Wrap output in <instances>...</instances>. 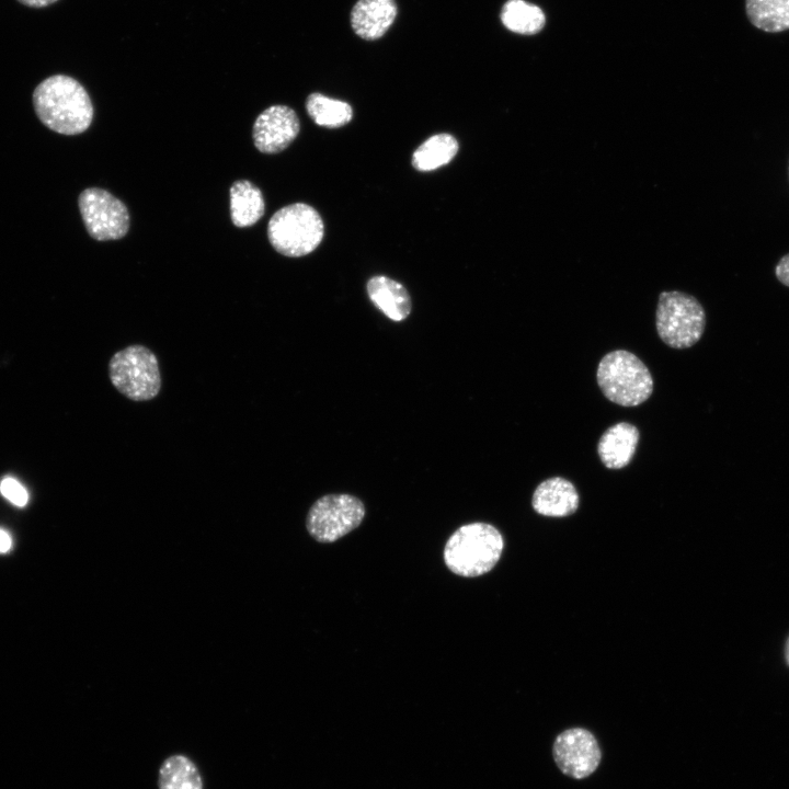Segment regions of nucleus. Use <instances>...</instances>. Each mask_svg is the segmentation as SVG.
<instances>
[{"label":"nucleus","instance_id":"obj_1","mask_svg":"<svg viewBox=\"0 0 789 789\" xmlns=\"http://www.w3.org/2000/svg\"><path fill=\"white\" fill-rule=\"evenodd\" d=\"M38 119L61 135L85 132L93 119V105L85 89L73 78L55 75L44 79L33 92Z\"/></svg>","mask_w":789,"mask_h":789},{"label":"nucleus","instance_id":"obj_2","mask_svg":"<svg viewBox=\"0 0 789 789\" xmlns=\"http://www.w3.org/2000/svg\"><path fill=\"white\" fill-rule=\"evenodd\" d=\"M503 538L487 523H471L459 527L447 540L444 561L455 574L476 578L491 571L500 560Z\"/></svg>","mask_w":789,"mask_h":789},{"label":"nucleus","instance_id":"obj_3","mask_svg":"<svg viewBox=\"0 0 789 789\" xmlns=\"http://www.w3.org/2000/svg\"><path fill=\"white\" fill-rule=\"evenodd\" d=\"M597 384L603 395L622 407H636L647 401L653 391V378L645 364L633 353L615 350L599 362Z\"/></svg>","mask_w":789,"mask_h":789},{"label":"nucleus","instance_id":"obj_4","mask_svg":"<svg viewBox=\"0 0 789 789\" xmlns=\"http://www.w3.org/2000/svg\"><path fill=\"white\" fill-rule=\"evenodd\" d=\"M323 233L321 216L305 203H294L278 209L267 225L272 247L289 258L311 253L322 241Z\"/></svg>","mask_w":789,"mask_h":789},{"label":"nucleus","instance_id":"obj_5","mask_svg":"<svg viewBox=\"0 0 789 789\" xmlns=\"http://www.w3.org/2000/svg\"><path fill=\"white\" fill-rule=\"evenodd\" d=\"M108 377L114 388L132 401L152 400L161 390L158 358L141 344H132L114 353L108 362Z\"/></svg>","mask_w":789,"mask_h":789},{"label":"nucleus","instance_id":"obj_6","mask_svg":"<svg viewBox=\"0 0 789 789\" xmlns=\"http://www.w3.org/2000/svg\"><path fill=\"white\" fill-rule=\"evenodd\" d=\"M655 325L660 339L670 347L688 348L702 336L706 312L693 296L678 291H662L659 296Z\"/></svg>","mask_w":789,"mask_h":789},{"label":"nucleus","instance_id":"obj_7","mask_svg":"<svg viewBox=\"0 0 789 789\" xmlns=\"http://www.w3.org/2000/svg\"><path fill=\"white\" fill-rule=\"evenodd\" d=\"M365 516L363 502L351 494H328L310 507L306 526L319 542H333L357 528Z\"/></svg>","mask_w":789,"mask_h":789},{"label":"nucleus","instance_id":"obj_8","mask_svg":"<svg viewBox=\"0 0 789 789\" xmlns=\"http://www.w3.org/2000/svg\"><path fill=\"white\" fill-rule=\"evenodd\" d=\"M78 205L85 229L93 239L117 240L127 233V207L110 192L99 187L85 188L79 195Z\"/></svg>","mask_w":789,"mask_h":789},{"label":"nucleus","instance_id":"obj_9","mask_svg":"<svg viewBox=\"0 0 789 789\" xmlns=\"http://www.w3.org/2000/svg\"><path fill=\"white\" fill-rule=\"evenodd\" d=\"M552 752L559 769L574 779H582L594 773L602 758L595 736L583 728L561 732L554 740Z\"/></svg>","mask_w":789,"mask_h":789},{"label":"nucleus","instance_id":"obj_10","mask_svg":"<svg viewBox=\"0 0 789 789\" xmlns=\"http://www.w3.org/2000/svg\"><path fill=\"white\" fill-rule=\"evenodd\" d=\"M300 129L296 112L287 105H272L253 124V141L263 153L274 155L286 149Z\"/></svg>","mask_w":789,"mask_h":789},{"label":"nucleus","instance_id":"obj_11","mask_svg":"<svg viewBox=\"0 0 789 789\" xmlns=\"http://www.w3.org/2000/svg\"><path fill=\"white\" fill-rule=\"evenodd\" d=\"M398 14L396 0H357L350 22L354 33L365 41L382 37Z\"/></svg>","mask_w":789,"mask_h":789},{"label":"nucleus","instance_id":"obj_12","mask_svg":"<svg viewBox=\"0 0 789 789\" xmlns=\"http://www.w3.org/2000/svg\"><path fill=\"white\" fill-rule=\"evenodd\" d=\"M579 493L569 480L549 478L535 489L531 505L536 513L549 517L572 515L579 507Z\"/></svg>","mask_w":789,"mask_h":789},{"label":"nucleus","instance_id":"obj_13","mask_svg":"<svg viewBox=\"0 0 789 789\" xmlns=\"http://www.w3.org/2000/svg\"><path fill=\"white\" fill-rule=\"evenodd\" d=\"M640 434L628 422H619L608 427L597 444L598 456L606 468L621 469L631 461Z\"/></svg>","mask_w":789,"mask_h":789},{"label":"nucleus","instance_id":"obj_14","mask_svg":"<svg viewBox=\"0 0 789 789\" xmlns=\"http://www.w3.org/2000/svg\"><path fill=\"white\" fill-rule=\"evenodd\" d=\"M366 288L370 301L389 319L399 322L410 315L411 298L399 282L378 275L367 282Z\"/></svg>","mask_w":789,"mask_h":789},{"label":"nucleus","instance_id":"obj_15","mask_svg":"<svg viewBox=\"0 0 789 789\" xmlns=\"http://www.w3.org/2000/svg\"><path fill=\"white\" fill-rule=\"evenodd\" d=\"M261 190L248 180L236 181L230 187V215L238 228L256 224L264 214Z\"/></svg>","mask_w":789,"mask_h":789},{"label":"nucleus","instance_id":"obj_16","mask_svg":"<svg viewBox=\"0 0 789 789\" xmlns=\"http://www.w3.org/2000/svg\"><path fill=\"white\" fill-rule=\"evenodd\" d=\"M458 141L447 133L436 134L421 144L412 155V165L428 172L449 163L458 152Z\"/></svg>","mask_w":789,"mask_h":789},{"label":"nucleus","instance_id":"obj_17","mask_svg":"<svg viewBox=\"0 0 789 789\" xmlns=\"http://www.w3.org/2000/svg\"><path fill=\"white\" fill-rule=\"evenodd\" d=\"M745 10L758 30L768 33L789 30V0H745Z\"/></svg>","mask_w":789,"mask_h":789},{"label":"nucleus","instance_id":"obj_18","mask_svg":"<svg viewBox=\"0 0 789 789\" xmlns=\"http://www.w3.org/2000/svg\"><path fill=\"white\" fill-rule=\"evenodd\" d=\"M500 18L508 31L522 35L537 34L546 23L542 10L524 0H507L502 7Z\"/></svg>","mask_w":789,"mask_h":789},{"label":"nucleus","instance_id":"obj_19","mask_svg":"<svg viewBox=\"0 0 789 789\" xmlns=\"http://www.w3.org/2000/svg\"><path fill=\"white\" fill-rule=\"evenodd\" d=\"M159 789H203L197 766L187 756L175 754L162 763L158 776Z\"/></svg>","mask_w":789,"mask_h":789},{"label":"nucleus","instance_id":"obj_20","mask_svg":"<svg viewBox=\"0 0 789 789\" xmlns=\"http://www.w3.org/2000/svg\"><path fill=\"white\" fill-rule=\"evenodd\" d=\"M306 110L317 125L325 128H340L353 117V108L348 103L318 92L308 95Z\"/></svg>","mask_w":789,"mask_h":789},{"label":"nucleus","instance_id":"obj_21","mask_svg":"<svg viewBox=\"0 0 789 789\" xmlns=\"http://www.w3.org/2000/svg\"><path fill=\"white\" fill-rule=\"evenodd\" d=\"M1 494L16 506H25L28 502L26 489L14 478L5 477L0 482Z\"/></svg>","mask_w":789,"mask_h":789},{"label":"nucleus","instance_id":"obj_22","mask_svg":"<svg viewBox=\"0 0 789 789\" xmlns=\"http://www.w3.org/2000/svg\"><path fill=\"white\" fill-rule=\"evenodd\" d=\"M775 275L782 285L789 287V253L785 254L776 264Z\"/></svg>","mask_w":789,"mask_h":789},{"label":"nucleus","instance_id":"obj_23","mask_svg":"<svg viewBox=\"0 0 789 789\" xmlns=\"http://www.w3.org/2000/svg\"><path fill=\"white\" fill-rule=\"evenodd\" d=\"M12 547L11 535L0 528V553L8 552Z\"/></svg>","mask_w":789,"mask_h":789},{"label":"nucleus","instance_id":"obj_24","mask_svg":"<svg viewBox=\"0 0 789 789\" xmlns=\"http://www.w3.org/2000/svg\"><path fill=\"white\" fill-rule=\"evenodd\" d=\"M20 3L31 8H43L53 4L57 0H18Z\"/></svg>","mask_w":789,"mask_h":789},{"label":"nucleus","instance_id":"obj_25","mask_svg":"<svg viewBox=\"0 0 789 789\" xmlns=\"http://www.w3.org/2000/svg\"><path fill=\"white\" fill-rule=\"evenodd\" d=\"M784 655H785V661H786L787 665L789 666V637L787 638L786 643H785Z\"/></svg>","mask_w":789,"mask_h":789}]
</instances>
